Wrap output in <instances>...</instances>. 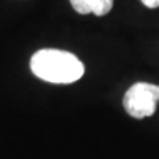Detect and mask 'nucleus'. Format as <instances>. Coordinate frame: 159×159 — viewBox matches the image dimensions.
<instances>
[{"mask_svg": "<svg viewBox=\"0 0 159 159\" xmlns=\"http://www.w3.org/2000/svg\"><path fill=\"white\" fill-rule=\"evenodd\" d=\"M33 74L52 84H73L85 73V66L73 53L60 49H41L31 58Z\"/></svg>", "mask_w": 159, "mask_h": 159, "instance_id": "f257e3e1", "label": "nucleus"}, {"mask_svg": "<svg viewBox=\"0 0 159 159\" xmlns=\"http://www.w3.org/2000/svg\"><path fill=\"white\" fill-rule=\"evenodd\" d=\"M159 102V86L147 82H137L126 92L123 106L133 118L151 117Z\"/></svg>", "mask_w": 159, "mask_h": 159, "instance_id": "f03ea898", "label": "nucleus"}, {"mask_svg": "<svg viewBox=\"0 0 159 159\" xmlns=\"http://www.w3.org/2000/svg\"><path fill=\"white\" fill-rule=\"evenodd\" d=\"M114 0H70L74 11L81 15L94 13L96 16H103L110 12Z\"/></svg>", "mask_w": 159, "mask_h": 159, "instance_id": "7ed1b4c3", "label": "nucleus"}, {"mask_svg": "<svg viewBox=\"0 0 159 159\" xmlns=\"http://www.w3.org/2000/svg\"><path fill=\"white\" fill-rule=\"evenodd\" d=\"M147 8H158L159 7V0H141Z\"/></svg>", "mask_w": 159, "mask_h": 159, "instance_id": "20e7f679", "label": "nucleus"}]
</instances>
